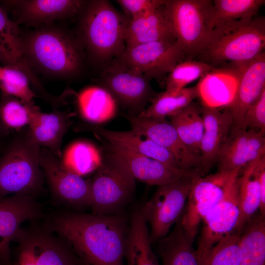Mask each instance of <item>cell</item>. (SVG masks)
Instances as JSON below:
<instances>
[{"instance_id":"cell-14","label":"cell","mask_w":265,"mask_h":265,"mask_svg":"<svg viewBox=\"0 0 265 265\" xmlns=\"http://www.w3.org/2000/svg\"><path fill=\"white\" fill-rule=\"evenodd\" d=\"M87 0H8L1 5L17 25L35 28L78 16Z\"/></svg>"},{"instance_id":"cell-25","label":"cell","mask_w":265,"mask_h":265,"mask_svg":"<svg viewBox=\"0 0 265 265\" xmlns=\"http://www.w3.org/2000/svg\"><path fill=\"white\" fill-rule=\"evenodd\" d=\"M0 62L5 66H13L22 70L29 77L34 90L43 86L24 59L21 42V32L18 25L10 18L0 4Z\"/></svg>"},{"instance_id":"cell-28","label":"cell","mask_w":265,"mask_h":265,"mask_svg":"<svg viewBox=\"0 0 265 265\" xmlns=\"http://www.w3.org/2000/svg\"><path fill=\"white\" fill-rule=\"evenodd\" d=\"M194 239L184 230L180 218L173 231L156 242L162 265H199Z\"/></svg>"},{"instance_id":"cell-1","label":"cell","mask_w":265,"mask_h":265,"mask_svg":"<svg viewBox=\"0 0 265 265\" xmlns=\"http://www.w3.org/2000/svg\"><path fill=\"white\" fill-rule=\"evenodd\" d=\"M129 225L123 215L65 212L53 217L49 228L83 265H124Z\"/></svg>"},{"instance_id":"cell-3","label":"cell","mask_w":265,"mask_h":265,"mask_svg":"<svg viewBox=\"0 0 265 265\" xmlns=\"http://www.w3.org/2000/svg\"><path fill=\"white\" fill-rule=\"evenodd\" d=\"M75 34L90 63L103 67L126 49L125 34L131 19L107 0H87L78 15Z\"/></svg>"},{"instance_id":"cell-41","label":"cell","mask_w":265,"mask_h":265,"mask_svg":"<svg viewBox=\"0 0 265 265\" xmlns=\"http://www.w3.org/2000/svg\"><path fill=\"white\" fill-rule=\"evenodd\" d=\"M245 127L265 132V88L249 107L246 114Z\"/></svg>"},{"instance_id":"cell-42","label":"cell","mask_w":265,"mask_h":265,"mask_svg":"<svg viewBox=\"0 0 265 265\" xmlns=\"http://www.w3.org/2000/svg\"><path fill=\"white\" fill-rule=\"evenodd\" d=\"M15 241L19 244V251L15 265H37L32 247L23 229Z\"/></svg>"},{"instance_id":"cell-10","label":"cell","mask_w":265,"mask_h":265,"mask_svg":"<svg viewBox=\"0 0 265 265\" xmlns=\"http://www.w3.org/2000/svg\"><path fill=\"white\" fill-rule=\"evenodd\" d=\"M241 169L217 170L213 174L195 177L180 218L182 227L189 236L195 238L204 216L223 199Z\"/></svg>"},{"instance_id":"cell-23","label":"cell","mask_w":265,"mask_h":265,"mask_svg":"<svg viewBox=\"0 0 265 265\" xmlns=\"http://www.w3.org/2000/svg\"><path fill=\"white\" fill-rule=\"evenodd\" d=\"M175 40L165 2L144 16L131 20L125 34L126 48L156 41Z\"/></svg>"},{"instance_id":"cell-22","label":"cell","mask_w":265,"mask_h":265,"mask_svg":"<svg viewBox=\"0 0 265 265\" xmlns=\"http://www.w3.org/2000/svg\"><path fill=\"white\" fill-rule=\"evenodd\" d=\"M204 132L200 157L205 174L216 162L219 151L232 129V119L227 108L217 109L202 106Z\"/></svg>"},{"instance_id":"cell-4","label":"cell","mask_w":265,"mask_h":265,"mask_svg":"<svg viewBox=\"0 0 265 265\" xmlns=\"http://www.w3.org/2000/svg\"><path fill=\"white\" fill-rule=\"evenodd\" d=\"M265 47V17H254L216 25L199 55L213 67L228 62L241 64L256 58Z\"/></svg>"},{"instance_id":"cell-17","label":"cell","mask_w":265,"mask_h":265,"mask_svg":"<svg viewBox=\"0 0 265 265\" xmlns=\"http://www.w3.org/2000/svg\"><path fill=\"white\" fill-rule=\"evenodd\" d=\"M41 208L34 197L22 194L0 197V260L11 265L10 245L20 233L21 225L41 215Z\"/></svg>"},{"instance_id":"cell-16","label":"cell","mask_w":265,"mask_h":265,"mask_svg":"<svg viewBox=\"0 0 265 265\" xmlns=\"http://www.w3.org/2000/svg\"><path fill=\"white\" fill-rule=\"evenodd\" d=\"M238 177L223 199L202 219V227L196 250L198 259L224 238L235 233L239 215Z\"/></svg>"},{"instance_id":"cell-21","label":"cell","mask_w":265,"mask_h":265,"mask_svg":"<svg viewBox=\"0 0 265 265\" xmlns=\"http://www.w3.org/2000/svg\"><path fill=\"white\" fill-rule=\"evenodd\" d=\"M26 105L31 116L28 128L31 137L41 148L60 158L63 139L71 124L72 114L58 109L44 113L35 104Z\"/></svg>"},{"instance_id":"cell-39","label":"cell","mask_w":265,"mask_h":265,"mask_svg":"<svg viewBox=\"0 0 265 265\" xmlns=\"http://www.w3.org/2000/svg\"><path fill=\"white\" fill-rule=\"evenodd\" d=\"M0 119L7 130L19 132L29 126L31 116L27 106L20 100L2 94L0 102Z\"/></svg>"},{"instance_id":"cell-33","label":"cell","mask_w":265,"mask_h":265,"mask_svg":"<svg viewBox=\"0 0 265 265\" xmlns=\"http://www.w3.org/2000/svg\"><path fill=\"white\" fill-rule=\"evenodd\" d=\"M170 118L182 141L193 153L200 157V144L204 132L201 107L192 102L170 116Z\"/></svg>"},{"instance_id":"cell-15","label":"cell","mask_w":265,"mask_h":265,"mask_svg":"<svg viewBox=\"0 0 265 265\" xmlns=\"http://www.w3.org/2000/svg\"><path fill=\"white\" fill-rule=\"evenodd\" d=\"M106 155L121 164L136 180L160 186L175 180L199 175L195 171L178 169L123 147L106 143Z\"/></svg>"},{"instance_id":"cell-36","label":"cell","mask_w":265,"mask_h":265,"mask_svg":"<svg viewBox=\"0 0 265 265\" xmlns=\"http://www.w3.org/2000/svg\"><path fill=\"white\" fill-rule=\"evenodd\" d=\"M0 89L2 94L15 97L25 105L34 104L37 97L27 75L13 66H0Z\"/></svg>"},{"instance_id":"cell-45","label":"cell","mask_w":265,"mask_h":265,"mask_svg":"<svg viewBox=\"0 0 265 265\" xmlns=\"http://www.w3.org/2000/svg\"><path fill=\"white\" fill-rule=\"evenodd\" d=\"M0 265H3L2 264V263H1V262L0 261Z\"/></svg>"},{"instance_id":"cell-32","label":"cell","mask_w":265,"mask_h":265,"mask_svg":"<svg viewBox=\"0 0 265 265\" xmlns=\"http://www.w3.org/2000/svg\"><path fill=\"white\" fill-rule=\"evenodd\" d=\"M256 160L243 167L238 177L239 215L235 233L241 234L259 207L260 189L255 170Z\"/></svg>"},{"instance_id":"cell-40","label":"cell","mask_w":265,"mask_h":265,"mask_svg":"<svg viewBox=\"0 0 265 265\" xmlns=\"http://www.w3.org/2000/svg\"><path fill=\"white\" fill-rule=\"evenodd\" d=\"M165 0H117L131 20L142 17L163 4Z\"/></svg>"},{"instance_id":"cell-13","label":"cell","mask_w":265,"mask_h":265,"mask_svg":"<svg viewBox=\"0 0 265 265\" xmlns=\"http://www.w3.org/2000/svg\"><path fill=\"white\" fill-rule=\"evenodd\" d=\"M131 131L147 138L169 151L182 169L205 175L201 158L193 153L182 141L170 122L166 118L143 117L125 113Z\"/></svg>"},{"instance_id":"cell-5","label":"cell","mask_w":265,"mask_h":265,"mask_svg":"<svg viewBox=\"0 0 265 265\" xmlns=\"http://www.w3.org/2000/svg\"><path fill=\"white\" fill-rule=\"evenodd\" d=\"M40 149L28 127L19 131L0 156V197H34L42 191L44 176L40 164Z\"/></svg>"},{"instance_id":"cell-2","label":"cell","mask_w":265,"mask_h":265,"mask_svg":"<svg viewBox=\"0 0 265 265\" xmlns=\"http://www.w3.org/2000/svg\"><path fill=\"white\" fill-rule=\"evenodd\" d=\"M21 42L24 59L33 71L64 80L83 73L85 52L75 33L68 30L53 24L45 25L21 33Z\"/></svg>"},{"instance_id":"cell-19","label":"cell","mask_w":265,"mask_h":265,"mask_svg":"<svg viewBox=\"0 0 265 265\" xmlns=\"http://www.w3.org/2000/svg\"><path fill=\"white\" fill-rule=\"evenodd\" d=\"M265 88V53L242 65L236 97L227 107L232 119L231 129H246L247 111Z\"/></svg>"},{"instance_id":"cell-7","label":"cell","mask_w":265,"mask_h":265,"mask_svg":"<svg viewBox=\"0 0 265 265\" xmlns=\"http://www.w3.org/2000/svg\"><path fill=\"white\" fill-rule=\"evenodd\" d=\"M165 7L176 40L186 59L199 55L210 34L211 0H165Z\"/></svg>"},{"instance_id":"cell-31","label":"cell","mask_w":265,"mask_h":265,"mask_svg":"<svg viewBox=\"0 0 265 265\" xmlns=\"http://www.w3.org/2000/svg\"><path fill=\"white\" fill-rule=\"evenodd\" d=\"M239 265H265V217L254 214L240 236Z\"/></svg>"},{"instance_id":"cell-37","label":"cell","mask_w":265,"mask_h":265,"mask_svg":"<svg viewBox=\"0 0 265 265\" xmlns=\"http://www.w3.org/2000/svg\"><path fill=\"white\" fill-rule=\"evenodd\" d=\"M240 234H230L198 259L199 265H239Z\"/></svg>"},{"instance_id":"cell-8","label":"cell","mask_w":265,"mask_h":265,"mask_svg":"<svg viewBox=\"0 0 265 265\" xmlns=\"http://www.w3.org/2000/svg\"><path fill=\"white\" fill-rule=\"evenodd\" d=\"M196 176L181 178L158 186L152 197L140 208L150 226L151 244L167 236L172 226L181 217Z\"/></svg>"},{"instance_id":"cell-6","label":"cell","mask_w":265,"mask_h":265,"mask_svg":"<svg viewBox=\"0 0 265 265\" xmlns=\"http://www.w3.org/2000/svg\"><path fill=\"white\" fill-rule=\"evenodd\" d=\"M90 181L92 213L122 215L132 199L135 180L121 164L106 155Z\"/></svg>"},{"instance_id":"cell-43","label":"cell","mask_w":265,"mask_h":265,"mask_svg":"<svg viewBox=\"0 0 265 265\" xmlns=\"http://www.w3.org/2000/svg\"><path fill=\"white\" fill-rule=\"evenodd\" d=\"M255 170L260 189L259 213L265 217V155L256 160Z\"/></svg>"},{"instance_id":"cell-29","label":"cell","mask_w":265,"mask_h":265,"mask_svg":"<svg viewBox=\"0 0 265 265\" xmlns=\"http://www.w3.org/2000/svg\"><path fill=\"white\" fill-rule=\"evenodd\" d=\"M151 245L148 225L137 209L129 222L125 254L128 265H159Z\"/></svg>"},{"instance_id":"cell-38","label":"cell","mask_w":265,"mask_h":265,"mask_svg":"<svg viewBox=\"0 0 265 265\" xmlns=\"http://www.w3.org/2000/svg\"><path fill=\"white\" fill-rule=\"evenodd\" d=\"M215 67L202 61L186 59L177 64L166 78V90H178L201 78Z\"/></svg>"},{"instance_id":"cell-35","label":"cell","mask_w":265,"mask_h":265,"mask_svg":"<svg viewBox=\"0 0 265 265\" xmlns=\"http://www.w3.org/2000/svg\"><path fill=\"white\" fill-rule=\"evenodd\" d=\"M265 0H214L209 21L210 32L221 23L254 17Z\"/></svg>"},{"instance_id":"cell-24","label":"cell","mask_w":265,"mask_h":265,"mask_svg":"<svg viewBox=\"0 0 265 265\" xmlns=\"http://www.w3.org/2000/svg\"><path fill=\"white\" fill-rule=\"evenodd\" d=\"M24 233L34 251L37 265H79L77 256L68 244L60 237L46 229L35 228Z\"/></svg>"},{"instance_id":"cell-9","label":"cell","mask_w":265,"mask_h":265,"mask_svg":"<svg viewBox=\"0 0 265 265\" xmlns=\"http://www.w3.org/2000/svg\"><path fill=\"white\" fill-rule=\"evenodd\" d=\"M150 80L116 59L104 67L98 82L127 114L139 115L157 94L151 87Z\"/></svg>"},{"instance_id":"cell-26","label":"cell","mask_w":265,"mask_h":265,"mask_svg":"<svg viewBox=\"0 0 265 265\" xmlns=\"http://www.w3.org/2000/svg\"><path fill=\"white\" fill-rule=\"evenodd\" d=\"M89 128L92 132L107 142L123 147L174 168L182 169L169 151L147 138H144L135 134L131 130L114 131L97 126Z\"/></svg>"},{"instance_id":"cell-18","label":"cell","mask_w":265,"mask_h":265,"mask_svg":"<svg viewBox=\"0 0 265 265\" xmlns=\"http://www.w3.org/2000/svg\"><path fill=\"white\" fill-rule=\"evenodd\" d=\"M265 155V132L251 128L231 129L218 153V170L242 169Z\"/></svg>"},{"instance_id":"cell-12","label":"cell","mask_w":265,"mask_h":265,"mask_svg":"<svg viewBox=\"0 0 265 265\" xmlns=\"http://www.w3.org/2000/svg\"><path fill=\"white\" fill-rule=\"evenodd\" d=\"M40 164L56 200L76 209L89 207L90 179H85L67 170L59 157L45 148L40 149Z\"/></svg>"},{"instance_id":"cell-44","label":"cell","mask_w":265,"mask_h":265,"mask_svg":"<svg viewBox=\"0 0 265 265\" xmlns=\"http://www.w3.org/2000/svg\"><path fill=\"white\" fill-rule=\"evenodd\" d=\"M7 132V129L3 126L0 119V137L5 134Z\"/></svg>"},{"instance_id":"cell-11","label":"cell","mask_w":265,"mask_h":265,"mask_svg":"<svg viewBox=\"0 0 265 265\" xmlns=\"http://www.w3.org/2000/svg\"><path fill=\"white\" fill-rule=\"evenodd\" d=\"M128 67L151 80L161 79L179 63L186 59L177 41H160L126 47L117 58Z\"/></svg>"},{"instance_id":"cell-34","label":"cell","mask_w":265,"mask_h":265,"mask_svg":"<svg viewBox=\"0 0 265 265\" xmlns=\"http://www.w3.org/2000/svg\"><path fill=\"white\" fill-rule=\"evenodd\" d=\"M198 97L196 86L157 93L150 105L140 115L143 117L166 118L191 103Z\"/></svg>"},{"instance_id":"cell-30","label":"cell","mask_w":265,"mask_h":265,"mask_svg":"<svg viewBox=\"0 0 265 265\" xmlns=\"http://www.w3.org/2000/svg\"><path fill=\"white\" fill-rule=\"evenodd\" d=\"M60 159L67 170L83 177L99 169L102 164L103 156L94 144L80 140L68 145L62 152Z\"/></svg>"},{"instance_id":"cell-27","label":"cell","mask_w":265,"mask_h":265,"mask_svg":"<svg viewBox=\"0 0 265 265\" xmlns=\"http://www.w3.org/2000/svg\"><path fill=\"white\" fill-rule=\"evenodd\" d=\"M78 111L82 119L93 124L106 122L115 117L117 104L106 90L98 86L83 89L77 96Z\"/></svg>"},{"instance_id":"cell-20","label":"cell","mask_w":265,"mask_h":265,"mask_svg":"<svg viewBox=\"0 0 265 265\" xmlns=\"http://www.w3.org/2000/svg\"><path fill=\"white\" fill-rule=\"evenodd\" d=\"M243 64L215 67L203 76L196 86L202 106L217 109L229 107L236 97Z\"/></svg>"}]
</instances>
